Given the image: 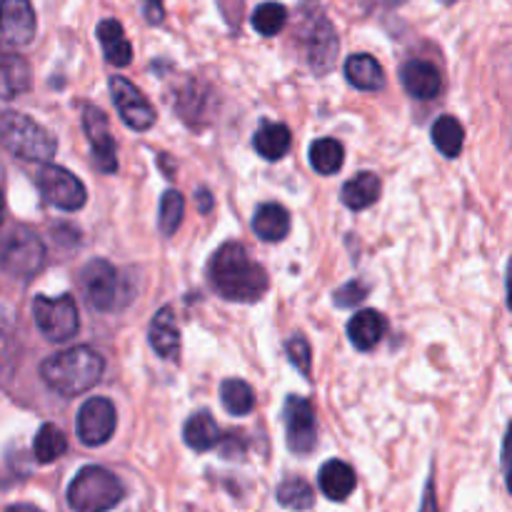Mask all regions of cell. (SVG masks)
Instances as JSON below:
<instances>
[{"instance_id":"cell-1","label":"cell","mask_w":512,"mask_h":512,"mask_svg":"<svg viewBox=\"0 0 512 512\" xmlns=\"http://www.w3.org/2000/svg\"><path fill=\"white\" fill-rule=\"evenodd\" d=\"M210 283L225 300L235 303H255L268 290V273L263 265L250 260L248 250L240 243L220 245L208 265Z\"/></svg>"},{"instance_id":"cell-2","label":"cell","mask_w":512,"mask_h":512,"mask_svg":"<svg viewBox=\"0 0 512 512\" xmlns=\"http://www.w3.org/2000/svg\"><path fill=\"white\" fill-rule=\"evenodd\" d=\"M105 370L103 355L95 353L88 345H75V348L55 353L53 358L40 365V378L53 393L63 398H75L93 388Z\"/></svg>"},{"instance_id":"cell-3","label":"cell","mask_w":512,"mask_h":512,"mask_svg":"<svg viewBox=\"0 0 512 512\" xmlns=\"http://www.w3.org/2000/svg\"><path fill=\"white\" fill-rule=\"evenodd\" d=\"M0 145L15 158L33 163H50L58 150V140L43 125L15 110L0 113Z\"/></svg>"},{"instance_id":"cell-4","label":"cell","mask_w":512,"mask_h":512,"mask_svg":"<svg viewBox=\"0 0 512 512\" xmlns=\"http://www.w3.org/2000/svg\"><path fill=\"white\" fill-rule=\"evenodd\" d=\"M123 498V483L100 465L83 468L68 485V505L75 512H108Z\"/></svg>"},{"instance_id":"cell-5","label":"cell","mask_w":512,"mask_h":512,"mask_svg":"<svg viewBox=\"0 0 512 512\" xmlns=\"http://www.w3.org/2000/svg\"><path fill=\"white\" fill-rule=\"evenodd\" d=\"M45 265V245L30 228L10 230L0 240V270L20 280H28Z\"/></svg>"},{"instance_id":"cell-6","label":"cell","mask_w":512,"mask_h":512,"mask_svg":"<svg viewBox=\"0 0 512 512\" xmlns=\"http://www.w3.org/2000/svg\"><path fill=\"white\" fill-rule=\"evenodd\" d=\"M33 320L40 333L53 343H65V340L75 338L80 328L73 295H60V298L38 295L33 300Z\"/></svg>"},{"instance_id":"cell-7","label":"cell","mask_w":512,"mask_h":512,"mask_svg":"<svg viewBox=\"0 0 512 512\" xmlns=\"http://www.w3.org/2000/svg\"><path fill=\"white\" fill-rule=\"evenodd\" d=\"M83 290L85 300L90 308L100 310V313H110L118 310L125 303L123 285H120V275L108 260H90L83 268Z\"/></svg>"},{"instance_id":"cell-8","label":"cell","mask_w":512,"mask_h":512,"mask_svg":"<svg viewBox=\"0 0 512 512\" xmlns=\"http://www.w3.org/2000/svg\"><path fill=\"white\" fill-rule=\"evenodd\" d=\"M35 183L38 190L43 193V198L48 200L53 208L65 210V213H75L85 205L88 193H85V185L75 178L73 173H68L65 168L53 163H43V168L35 175Z\"/></svg>"},{"instance_id":"cell-9","label":"cell","mask_w":512,"mask_h":512,"mask_svg":"<svg viewBox=\"0 0 512 512\" xmlns=\"http://www.w3.org/2000/svg\"><path fill=\"white\" fill-rule=\"evenodd\" d=\"M285 420V435H288V448L295 455L313 453L315 443H318V420H315L313 405L305 398L290 395L285 400L283 408Z\"/></svg>"},{"instance_id":"cell-10","label":"cell","mask_w":512,"mask_h":512,"mask_svg":"<svg viewBox=\"0 0 512 512\" xmlns=\"http://www.w3.org/2000/svg\"><path fill=\"white\" fill-rule=\"evenodd\" d=\"M110 95H113L115 110H118L128 128L140 130V133L153 128L155 108L130 80H125L123 75H113L110 78Z\"/></svg>"},{"instance_id":"cell-11","label":"cell","mask_w":512,"mask_h":512,"mask_svg":"<svg viewBox=\"0 0 512 512\" xmlns=\"http://www.w3.org/2000/svg\"><path fill=\"white\" fill-rule=\"evenodd\" d=\"M115 408L108 398H90L88 403L80 408L78 423V440L88 448H100V445L108 443L115 433Z\"/></svg>"},{"instance_id":"cell-12","label":"cell","mask_w":512,"mask_h":512,"mask_svg":"<svg viewBox=\"0 0 512 512\" xmlns=\"http://www.w3.org/2000/svg\"><path fill=\"white\" fill-rule=\"evenodd\" d=\"M83 128L88 135V143L93 148V163L100 173L113 175L118 170V155H115V140L110 138L108 115L100 108L85 105L83 110Z\"/></svg>"},{"instance_id":"cell-13","label":"cell","mask_w":512,"mask_h":512,"mask_svg":"<svg viewBox=\"0 0 512 512\" xmlns=\"http://www.w3.org/2000/svg\"><path fill=\"white\" fill-rule=\"evenodd\" d=\"M0 35L10 45H28L35 38V10L30 0H0Z\"/></svg>"},{"instance_id":"cell-14","label":"cell","mask_w":512,"mask_h":512,"mask_svg":"<svg viewBox=\"0 0 512 512\" xmlns=\"http://www.w3.org/2000/svg\"><path fill=\"white\" fill-rule=\"evenodd\" d=\"M338 33L325 18L315 20L308 30V65L315 75H328L338 60Z\"/></svg>"},{"instance_id":"cell-15","label":"cell","mask_w":512,"mask_h":512,"mask_svg":"<svg viewBox=\"0 0 512 512\" xmlns=\"http://www.w3.org/2000/svg\"><path fill=\"white\" fill-rule=\"evenodd\" d=\"M400 80H403L405 93L413 95L418 100H433L435 95L443 88V80L440 73L435 70L433 63H425V60H410L400 70Z\"/></svg>"},{"instance_id":"cell-16","label":"cell","mask_w":512,"mask_h":512,"mask_svg":"<svg viewBox=\"0 0 512 512\" xmlns=\"http://www.w3.org/2000/svg\"><path fill=\"white\" fill-rule=\"evenodd\" d=\"M355 483H358L355 470L350 468L348 463H343V460H328V463L320 468L318 485L320 490H323L325 498L333 500V503H343V500H348L350 495H353Z\"/></svg>"},{"instance_id":"cell-17","label":"cell","mask_w":512,"mask_h":512,"mask_svg":"<svg viewBox=\"0 0 512 512\" xmlns=\"http://www.w3.org/2000/svg\"><path fill=\"white\" fill-rule=\"evenodd\" d=\"M253 233L263 243H280L290 233V215L283 205L265 203L253 215Z\"/></svg>"},{"instance_id":"cell-18","label":"cell","mask_w":512,"mask_h":512,"mask_svg":"<svg viewBox=\"0 0 512 512\" xmlns=\"http://www.w3.org/2000/svg\"><path fill=\"white\" fill-rule=\"evenodd\" d=\"M150 345L163 360H175L180 353V330L170 308H160L150 323Z\"/></svg>"},{"instance_id":"cell-19","label":"cell","mask_w":512,"mask_h":512,"mask_svg":"<svg viewBox=\"0 0 512 512\" xmlns=\"http://www.w3.org/2000/svg\"><path fill=\"white\" fill-rule=\"evenodd\" d=\"M345 78L353 88L358 90H368V93H375L385 85V73H383V65L368 53H358V55H350L345 60Z\"/></svg>"},{"instance_id":"cell-20","label":"cell","mask_w":512,"mask_h":512,"mask_svg":"<svg viewBox=\"0 0 512 512\" xmlns=\"http://www.w3.org/2000/svg\"><path fill=\"white\" fill-rule=\"evenodd\" d=\"M33 75H30L28 60L20 55H0V100L18 98L20 93L30 90Z\"/></svg>"},{"instance_id":"cell-21","label":"cell","mask_w":512,"mask_h":512,"mask_svg":"<svg viewBox=\"0 0 512 512\" xmlns=\"http://www.w3.org/2000/svg\"><path fill=\"white\" fill-rule=\"evenodd\" d=\"M220 428L213 420V415L208 410H200V413L190 415L188 423L183 428V440L188 448H193L195 453H208L215 445H220Z\"/></svg>"},{"instance_id":"cell-22","label":"cell","mask_w":512,"mask_h":512,"mask_svg":"<svg viewBox=\"0 0 512 512\" xmlns=\"http://www.w3.org/2000/svg\"><path fill=\"white\" fill-rule=\"evenodd\" d=\"M98 40L103 45V53L108 58V63H113L115 68H125L133 60V45L125 38V30L118 20L108 18L98 25Z\"/></svg>"},{"instance_id":"cell-23","label":"cell","mask_w":512,"mask_h":512,"mask_svg":"<svg viewBox=\"0 0 512 512\" xmlns=\"http://www.w3.org/2000/svg\"><path fill=\"white\" fill-rule=\"evenodd\" d=\"M385 320L378 310H363L348 323V338L358 350H373L383 340Z\"/></svg>"},{"instance_id":"cell-24","label":"cell","mask_w":512,"mask_h":512,"mask_svg":"<svg viewBox=\"0 0 512 512\" xmlns=\"http://www.w3.org/2000/svg\"><path fill=\"white\" fill-rule=\"evenodd\" d=\"M290 143H293V135H290L288 125L285 123H263L255 133V150H258L260 158L265 160H283L288 155Z\"/></svg>"},{"instance_id":"cell-25","label":"cell","mask_w":512,"mask_h":512,"mask_svg":"<svg viewBox=\"0 0 512 512\" xmlns=\"http://www.w3.org/2000/svg\"><path fill=\"white\" fill-rule=\"evenodd\" d=\"M380 188H383V185H380L378 175L365 170V173H358L355 178H350L348 183L343 185V193H340V198H343L345 208L365 210L380 198Z\"/></svg>"},{"instance_id":"cell-26","label":"cell","mask_w":512,"mask_h":512,"mask_svg":"<svg viewBox=\"0 0 512 512\" xmlns=\"http://www.w3.org/2000/svg\"><path fill=\"white\" fill-rule=\"evenodd\" d=\"M430 135H433L435 148H438L445 158H458L460 150H463L465 130L463 125H460V120L453 118V115H440L433 123Z\"/></svg>"},{"instance_id":"cell-27","label":"cell","mask_w":512,"mask_h":512,"mask_svg":"<svg viewBox=\"0 0 512 512\" xmlns=\"http://www.w3.org/2000/svg\"><path fill=\"white\" fill-rule=\"evenodd\" d=\"M345 163V148L335 138H320L310 145V165L320 175H335Z\"/></svg>"},{"instance_id":"cell-28","label":"cell","mask_w":512,"mask_h":512,"mask_svg":"<svg viewBox=\"0 0 512 512\" xmlns=\"http://www.w3.org/2000/svg\"><path fill=\"white\" fill-rule=\"evenodd\" d=\"M220 403L235 418H245L255 408V393L245 380L230 378L220 385Z\"/></svg>"},{"instance_id":"cell-29","label":"cell","mask_w":512,"mask_h":512,"mask_svg":"<svg viewBox=\"0 0 512 512\" xmlns=\"http://www.w3.org/2000/svg\"><path fill=\"white\" fill-rule=\"evenodd\" d=\"M65 450H68V438L63 435V430L45 423L43 428L38 430V435H35V443H33L35 460H38L40 465L55 463L58 458H63Z\"/></svg>"},{"instance_id":"cell-30","label":"cell","mask_w":512,"mask_h":512,"mask_svg":"<svg viewBox=\"0 0 512 512\" xmlns=\"http://www.w3.org/2000/svg\"><path fill=\"white\" fill-rule=\"evenodd\" d=\"M278 503L283 505L285 510L303 512L310 510L315 505L313 488H310L308 480L303 478H288L278 485Z\"/></svg>"},{"instance_id":"cell-31","label":"cell","mask_w":512,"mask_h":512,"mask_svg":"<svg viewBox=\"0 0 512 512\" xmlns=\"http://www.w3.org/2000/svg\"><path fill=\"white\" fill-rule=\"evenodd\" d=\"M285 23H288V10H285L283 3H273V0H270V3H260L258 8H255L253 18H250V25H253L260 35H265V38L278 35L280 30L285 28Z\"/></svg>"},{"instance_id":"cell-32","label":"cell","mask_w":512,"mask_h":512,"mask_svg":"<svg viewBox=\"0 0 512 512\" xmlns=\"http://www.w3.org/2000/svg\"><path fill=\"white\" fill-rule=\"evenodd\" d=\"M185 213V198L178 190H165L163 198H160V233L163 235H175L178 233L180 223H183Z\"/></svg>"},{"instance_id":"cell-33","label":"cell","mask_w":512,"mask_h":512,"mask_svg":"<svg viewBox=\"0 0 512 512\" xmlns=\"http://www.w3.org/2000/svg\"><path fill=\"white\" fill-rule=\"evenodd\" d=\"M285 350H288L290 363L300 370V375H303V378H310V363H313V355H310L308 340H305L303 335H293V338L288 340V345H285Z\"/></svg>"},{"instance_id":"cell-34","label":"cell","mask_w":512,"mask_h":512,"mask_svg":"<svg viewBox=\"0 0 512 512\" xmlns=\"http://www.w3.org/2000/svg\"><path fill=\"white\" fill-rule=\"evenodd\" d=\"M365 298H368V285L360 283V280H350L335 293V305L338 308H353V305L363 303Z\"/></svg>"},{"instance_id":"cell-35","label":"cell","mask_w":512,"mask_h":512,"mask_svg":"<svg viewBox=\"0 0 512 512\" xmlns=\"http://www.w3.org/2000/svg\"><path fill=\"white\" fill-rule=\"evenodd\" d=\"M140 3H143V13H145V20H148L150 25H158V23H163V18H165L163 0H140Z\"/></svg>"},{"instance_id":"cell-36","label":"cell","mask_w":512,"mask_h":512,"mask_svg":"<svg viewBox=\"0 0 512 512\" xmlns=\"http://www.w3.org/2000/svg\"><path fill=\"white\" fill-rule=\"evenodd\" d=\"M423 512H435V490H433V480L428 483V490H425V505Z\"/></svg>"},{"instance_id":"cell-37","label":"cell","mask_w":512,"mask_h":512,"mask_svg":"<svg viewBox=\"0 0 512 512\" xmlns=\"http://www.w3.org/2000/svg\"><path fill=\"white\" fill-rule=\"evenodd\" d=\"M5 512H40L35 505H28V503H20V505H10Z\"/></svg>"},{"instance_id":"cell-38","label":"cell","mask_w":512,"mask_h":512,"mask_svg":"<svg viewBox=\"0 0 512 512\" xmlns=\"http://www.w3.org/2000/svg\"><path fill=\"white\" fill-rule=\"evenodd\" d=\"M3 213H5V203H3V195H0V225H3Z\"/></svg>"},{"instance_id":"cell-39","label":"cell","mask_w":512,"mask_h":512,"mask_svg":"<svg viewBox=\"0 0 512 512\" xmlns=\"http://www.w3.org/2000/svg\"><path fill=\"white\" fill-rule=\"evenodd\" d=\"M440 3H445V5H453V3H458V0H440Z\"/></svg>"}]
</instances>
